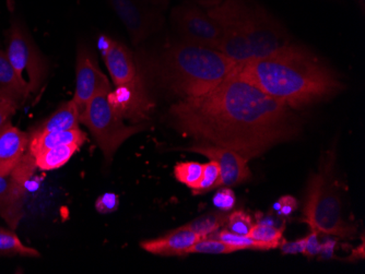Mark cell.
<instances>
[{
    "label": "cell",
    "instance_id": "1",
    "mask_svg": "<svg viewBox=\"0 0 365 274\" xmlns=\"http://www.w3.org/2000/svg\"><path fill=\"white\" fill-rule=\"evenodd\" d=\"M176 132L255 159L299 134V120L281 103L232 73L208 93L178 100L167 112Z\"/></svg>",
    "mask_w": 365,
    "mask_h": 274
},
{
    "label": "cell",
    "instance_id": "2",
    "mask_svg": "<svg viewBox=\"0 0 365 274\" xmlns=\"http://www.w3.org/2000/svg\"><path fill=\"white\" fill-rule=\"evenodd\" d=\"M235 73L290 108H301L335 95L342 85L331 69L304 47L291 44L266 57L248 61Z\"/></svg>",
    "mask_w": 365,
    "mask_h": 274
},
{
    "label": "cell",
    "instance_id": "3",
    "mask_svg": "<svg viewBox=\"0 0 365 274\" xmlns=\"http://www.w3.org/2000/svg\"><path fill=\"white\" fill-rule=\"evenodd\" d=\"M137 63L145 83H151L178 100L208 93L237 68L219 51L182 41Z\"/></svg>",
    "mask_w": 365,
    "mask_h": 274
},
{
    "label": "cell",
    "instance_id": "4",
    "mask_svg": "<svg viewBox=\"0 0 365 274\" xmlns=\"http://www.w3.org/2000/svg\"><path fill=\"white\" fill-rule=\"evenodd\" d=\"M334 162L335 154L328 153L322 159L319 171L309 179L302 220L311 231H317L319 234L352 238L356 228L342 218L339 195L330 181Z\"/></svg>",
    "mask_w": 365,
    "mask_h": 274
},
{
    "label": "cell",
    "instance_id": "5",
    "mask_svg": "<svg viewBox=\"0 0 365 274\" xmlns=\"http://www.w3.org/2000/svg\"><path fill=\"white\" fill-rule=\"evenodd\" d=\"M110 92V90L98 92L80 117V124L88 127L108 162L112 161L127 139L143 130L139 124L127 126L124 120L115 112L108 99Z\"/></svg>",
    "mask_w": 365,
    "mask_h": 274
},
{
    "label": "cell",
    "instance_id": "6",
    "mask_svg": "<svg viewBox=\"0 0 365 274\" xmlns=\"http://www.w3.org/2000/svg\"><path fill=\"white\" fill-rule=\"evenodd\" d=\"M242 19L252 60L272 56L291 45L286 28L257 4L242 0Z\"/></svg>",
    "mask_w": 365,
    "mask_h": 274
},
{
    "label": "cell",
    "instance_id": "7",
    "mask_svg": "<svg viewBox=\"0 0 365 274\" xmlns=\"http://www.w3.org/2000/svg\"><path fill=\"white\" fill-rule=\"evenodd\" d=\"M6 55L24 89L29 94L36 93L46 79L48 66L30 34L18 22L8 31Z\"/></svg>",
    "mask_w": 365,
    "mask_h": 274
},
{
    "label": "cell",
    "instance_id": "8",
    "mask_svg": "<svg viewBox=\"0 0 365 274\" xmlns=\"http://www.w3.org/2000/svg\"><path fill=\"white\" fill-rule=\"evenodd\" d=\"M207 12L220 28L219 52L237 63V67L251 61V50L242 19V0H225Z\"/></svg>",
    "mask_w": 365,
    "mask_h": 274
},
{
    "label": "cell",
    "instance_id": "9",
    "mask_svg": "<svg viewBox=\"0 0 365 274\" xmlns=\"http://www.w3.org/2000/svg\"><path fill=\"white\" fill-rule=\"evenodd\" d=\"M171 22L182 42L218 51L220 28L202 8L192 3L178 6L171 11Z\"/></svg>",
    "mask_w": 365,
    "mask_h": 274
},
{
    "label": "cell",
    "instance_id": "10",
    "mask_svg": "<svg viewBox=\"0 0 365 274\" xmlns=\"http://www.w3.org/2000/svg\"><path fill=\"white\" fill-rule=\"evenodd\" d=\"M36 169L34 157L26 151L11 173L0 174V216L11 228H16L21 220L26 184Z\"/></svg>",
    "mask_w": 365,
    "mask_h": 274
},
{
    "label": "cell",
    "instance_id": "11",
    "mask_svg": "<svg viewBox=\"0 0 365 274\" xmlns=\"http://www.w3.org/2000/svg\"><path fill=\"white\" fill-rule=\"evenodd\" d=\"M120 18L135 46L161 30L164 16L161 10L145 0H108Z\"/></svg>",
    "mask_w": 365,
    "mask_h": 274
},
{
    "label": "cell",
    "instance_id": "12",
    "mask_svg": "<svg viewBox=\"0 0 365 274\" xmlns=\"http://www.w3.org/2000/svg\"><path fill=\"white\" fill-rule=\"evenodd\" d=\"M108 99L113 110L120 118L130 120L134 124H140V122L149 117L155 106L140 70L136 79L131 83L110 90Z\"/></svg>",
    "mask_w": 365,
    "mask_h": 274
},
{
    "label": "cell",
    "instance_id": "13",
    "mask_svg": "<svg viewBox=\"0 0 365 274\" xmlns=\"http://www.w3.org/2000/svg\"><path fill=\"white\" fill-rule=\"evenodd\" d=\"M112 90L110 80L98 66L96 55L89 47L81 45L78 48L76 63V91L73 102L79 110L80 117L88 103L98 92Z\"/></svg>",
    "mask_w": 365,
    "mask_h": 274
},
{
    "label": "cell",
    "instance_id": "14",
    "mask_svg": "<svg viewBox=\"0 0 365 274\" xmlns=\"http://www.w3.org/2000/svg\"><path fill=\"white\" fill-rule=\"evenodd\" d=\"M186 150L204 155L218 163L221 172L219 187H233L248 181L252 177L247 159L230 149L215 146L210 143L197 142V144Z\"/></svg>",
    "mask_w": 365,
    "mask_h": 274
},
{
    "label": "cell",
    "instance_id": "15",
    "mask_svg": "<svg viewBox=\"0 0 365 274\" xmlns=\"http://www.w3.org/2000/svg\"><path fill=\"white\" fill-rule=\"evenodd\" d=\"M202 237L195 234L184 225L182 228L172 231L169 234L140 243V247L147 253L162 257L186 255L188 249Z\"/></svg>",
    "mask_w": 365,
    "mask_h": 274
},
{
    "label": "cell",
    "instance_id": "16",
    "mask_svg": "<svg viewBox=\"0 0 365 274\" xmlns=\"http://www.w3.org/2000/svg\"><path fill=\"white\" fill-rule=\"evenodd\" d=\"M29 135L11 122L0 129V174L7 175L28 151Z\"/></svg>",
    "mask_w": 365,
    "mask_h": 274
},
{
    "label": "cell",
    "instance_id": "17",
    "mask_svg": "<svg viewBox=\"0 0 365 274\" xmlns=\"http://www.w3.org/2000/svg\"><path fill=\"white\" fill-rule=\"evenodd\" d=\"M106 68L115 87L126 85L136 79L139 73L136 56L126 45L114 41L108 54L103 56Z\"/></svg>",
    "mask_w": 365,
    "mask_h": 274
},
{
    "label": "cell",
    "instance_id": "18",
    "mask_svg": "<svg viewBox=\"0 0 365 274\" xmlns=\"http://www.w3.org/2000/svg\"><path fill=\"white\" fill-rule=\"evenodd\" d=\"M29 96L30 94L16 77L6 52L0 50V102H9L19 108Z\"/></svg>",
    "mask_w": 365,
    "mask_h": 274
},
{
    "label": "cell",
    "instance_id": "19",
    "mask_svg": "<svg viewBox=\"0 0 365 274\" xmlns=\"http://www.w3.org/2000/svg\"><path fill=\"white\" fill-rule=\"evenodd\" d=\"M87 140V135L82 132L79 127L65 130V132H48L43 135H29L28 151L33 155L40 154L48 149L61 144H71L77 143L82 146Z\"/></svg>",
    "mask_w": 365,
    "mask_h": 274
},
{
    "label": "cell",
    "instance_id": "20",
    "mask_svg": "<svg viewBox=\"0 0 365 274\" xmlns=\"http://www.w3.org/2000/svg\"><path fill=\"white\" fill-rule=\"evenodd\" d=\"M80 125V114L77 106L71 101L61 104L52 115L36 127L31 135H43L48 132H65L77 128Z\"/></svg>",
    "mask_w": 365,
    "mask_h": 274
},
{
    "label": "cell",
    "instance_id": "21",
    "mask_svg": "<svg viewBox=\"0 0 365 274\" xmlns=\"http://www.w3.org/2000/svg\"><path fill=\"white\" fill-rule=\"evenodd\" d=\"M80 147L81 146L77 143H71V144H61V146L48 149L34 157L36 167L42 171L61 169L71 161L73 154L79 150Z\"/></svg>",
    "mask_w": 365,
    "mask_h": 274
},
{
    "label": "cell",
    "instance_id": "22",
    "mask_svg": "<svg viewBox=\"0 0 365 274\" xmlns=\"http://www.w3.org/2000/svg\"><path fill=\"white\" fill-rule=\"evenodd\" d=\"M227 218H229V212H208V214H202V216H198L195 220L190 221L186 224V226L202 238V237L209 236L212 233L219 231V228L227 222Z\"/></svg>",
    "mask_w": 365,
    "mask_h": 274
},
{
    "label": "cell",
    "instance_id": "23",
    "mask_svg": "<svg viewBox=\"0 0 365 274\" xmlns=\"http://www.w3.org/2000/svg\"><path fill=\"white\" fill-rule=\"evenodd\" d=\"M209 237L220 239L225 241L230 246L235 247L237 251H244V249H253V251H270V249L277 248V246L264 241H256L252 237L246 236V235L235 234L229 230H222L220 232L212 233Z\"/></svg>",
    "mask_w": 365,
    "mask_h": 274
},
{
    "label": "cell",
    "instance_id": "24",
    "mask_svg": "<svg viewBox=\"0 0 365 274\" xmlns=\"http://www.w3.org/2000/svg\"><path fill=\"white\" fill-rule=\"evenodd\" d=\"M0 255L36 258L41 253L32 247L26 246L16 233L0 228Z\"/></svg>",
    "mask_w": 365,
    "mask_h": 274
},
{
    "label": "cell",
    "instance_id": "25",
    "mask_svg": "<svg viewBox=\"0 0 365 274\" xmlns=\"http://www.w3.org/2000/svg\"><path fill=\"white\" fill-rule=\"evenodd\" d=\"M204 164L197 162H182L174 167V176L180 183L194 190L202 179Z\"/></svg>",
    "mask_w": 365,
    "mask_h": 274
},
{
    "label": "cell",
    "instance_id": "26",
    "mask_svg": "<svg viewBox=\"0 0 365 274\" xmlns=\"http://www.w3.org/2000/svg\"><path fill=\"white\" fill-rule=\"evenodd\" d=\"M237 251L235 247L230 246L229 244L220 239L213 238V237H202L195 243L187 251V255L192 253H206V255H227V253H235Z\"/></svg>",
    "mask_w": 365,
    "mask_h": 274
},
{
    "label": "cell",
    "instance_id": "27",
    "mask_svg": "<svg viewBox=\"0 0 365 274\" xmlns=\"http://www.w3.org/2000/svg\"><path fill=\"white\" fill-rule=\"evenodd\" d=\"M221 179L220 167L218 163L210 159V162L204 164L202 177L199 181L198 186L192 190L194 195H202L215 188H219V183Z\"/></svg>",
    "mask_w": 365,
    "mask_h": 274
},
{
    "label": "cell",
    "instance_id": "28",
    "mask_svg": "<svg viewBox=\"0 0 365 274\" xmlns=\"http://www.w3.org/2000/svg\"><path fill=\"white\" fill-rule=\"evenodd\" d=\"M247 236L278 247L282 236H284V228H276L270 223L260 222L258 224H254L253 228Z\"/></svg>",
    "mask_w": 365,
    "mask_h": 274
},
{
    "label": "cell",
    "instance_id": "29",
    "mask_svg": "<svg viewBox=\"0 0 365 274\" xmlns=\"http://www.w3.org/2000/svg\"><path fill=\"white\" fill-rule=\"evenodd\" d=\"M227 228L232 233L239 235H246L247 236L254 226L253 220L244 211H235L229 214L227 218Z\"/></svg>",
    "mask_w": 365,
    "mask_h": 274
},
{
    "label": "cell",
    "instance_id": "30",
    "mask_svg": "<svg viewBox=\"0 0 365 274\" xmlns=\"http://www.w3.org/2000/svg\"><path fill=\"white\" fill-rule=\"evenodd\" d=\"M120 206V197L114 192H106L96 199V209L98 214H110Z\"/></svg>",
    "mask_w": 365,
    "mask_h": 274
},
{
    "label": "cell",
    "instance_id": "31",
    "mask_svg": "<svg viewBox=\"0 0 365 274\" xmlns=\"http://www.w3.org/2000/svg\"><path fill=\"white\" fill-rule=\"evenodd\" d=\"M213 204L221 211H231L235 206V192L232 191L229 187L223 188L213 197Z\"/></svg>",
    "mask_w": 365,
    "mask_h": 274
},
{
    "label": "cell",
    "instance_id": "32",
    "mask_svg": "<svg viewBox=\"0 0 365 274\" xmlns=\"http://www.w3.org/2000/svg\"><path fill=\"white\" fill-rule=\"evenodd\" d=\"M319 233L317 231H311V234L305 237V251L307 257L312 258L319 255L322 251V243L319 241Z\"/></svg>",
    "mask_w": 365,
    "mask_h": 274
},
{
    "label": "cell",
    "instance_id": "33",
    "mask_svg": "<svg viewBox=\"0 0 365 274\" xmlns=\"http://www.w3.org/2000/svg\"><path fill=\"white\" fill-rule=\"evenodd\" d=\"M305 241H307L305 237L295 241H286L281 239L278 247H280L281 253L284 255H299V253L304 255Z\"/></svg>",
    "mask_w": 365,
    "mask_h": 274
},
{
    "label": "cell",
    "instance_id": "34",
    "mask_svg": "<svg viewBox=\"0 0 365 274\" xmlns=\"http://www.w3.org/2000/svg\"><path fill=\"white\" fill-rule=\"evenodd\" d=\"M297 206L299 204H297V201L294 198L291 197V196H284V197H281L278 200L276 206H274V209L278 210L280 216H289L297 210Z\"/></svg>",
    "mask_w": 365,
    "mask_h": 274
},
{
    "label": "cell",
    "instance_id": "35",
    "mask_svg": "<svg viewBox=\"0 0 365 274\" xmlns=\"http://www.w3.org/2000/svg\"><path fill=\"white\" fill-rule=\"evenodd\" d=\"M16 110L18 107L9 102H0V129L10 122L12 116L16 114Z\"/></svg>",
    "mask_w": 365,
    "mask_h": 274
},
{
    "label": "cell",
    "instance_id": "36",
    "mask_svg": "<svg viewBox=\"0 0 365 274\" xmlns=\"http://www.w3.org/2000/svg\"><path fill=\"white\" fill-rule=\"evenodd\" d=\"M335 246V241H333V239H327V241L322 245L321 253H319V255H322L323 259H330V258H333Z\"/></svg>",
    "mask_w": 365,
    "mask_h": 274
},
{
    "label": "cell",
    "instance_id": "37",
    "mask_svg": "<svg viewBox=\"0 0 365 274\" xmlns=\"http://www.w3.org/2000/svg\"><path fill=\"white\" fill-rule=\"evenodd\" d=\"M114 41L115 40H113V38H108V36H102L101 38H98V50H100V52H101L103 56L108 54Z\"/></svg>",
    "mask_w": 365,
    "mask_h": 274
},
{
    "label": "cell",
    "instance_id": "38",
    "mask_svg": "<svg viewBox=\"0 0 365 274\" xmlns=\"http://www.w3.org/2000/svg\"><path fill=\"white\" fill-rule=\"evenodd\" d=\"M222 1H225V0H192V4L208 10L210 8L215 7V6L220 5Z\"/></svg>",
    "mask_w": 365,
    "mask_h": 274
},
{
    "label": "cell",
    "instance_id": "39",
    "mask_svg": "<svg viewBox=\"0 0 365 274\" xmlns=\"http://www.w3.org/2000/svg\"><path fill=\"white\" fill-rule=\"evenodd\" d=\"M145 1H148L150 5L155 6V8L161 10V11H164V10L169 7L171 0H145Z\"/></svg>",
    "mask_w": 365,
    "mask_h": 274
},
{
    "label": "cell",
    "instance_id": "40",
    "mask_svg": "<svg viewBox=\"0 0 365 274\" xmlns=\"http://www.w3.org/2000/svg\"><path fill=\"white\" fill-rule=\"evenodd\" d=\"M356 5H358L359 9L364 14L365 11V0H356Z\"/></svg>",
    "mask_w": 365,
    "mask_h": 274
},
{
    "label": "cell",
    "instance_id": "41",
    "mask_svg": "<svg viewBox=\"0 0 365 274\" xmlns=\"http://www.w3.org/2000/svg\"><path fill=\"white\" fill-rule=\"evenodd\" d=\"M184 3H192V0H182Z\"/></svg>",
    "mask_w": 365,
    "mask_h": 274
}]
</instances>
